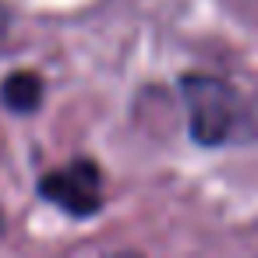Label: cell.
I'll list each match as a JSON object with an SVG mask.
<instances>
[{
	"instance_id": "1",
	"label": "cell",
	"mask_w": 258,
	"mask_h": 258,
	"mask_svg": "<svg viewBox=\"0 0 258 258\" xmlns=\"http://www.w3.org/2000/svg\"><path fill=\"white\" fill-rule=\"evenodd\" d=\"M184 99L191 117V135L202 145H223L237 131V96L216 78H184Z\"/></svg>"
},
{
	"instance_id": "4",
	"label": "cell",
	"mask_w": 258,
	"mask_h": 258,
	"mask_svg": "<svg viewBox=\"0 0 258 258\" xmlns=\"http://www.w3.org/2000/svg\"><path fill=\"white\" fill-rule=\"evenodd\" d=\"M110 258H138V254H110Z\"/></svg>"
},
{
	"instance_id": "3",
	"label": "cell",
	"mask_w": 258,
	"mask_h": 258,
	"mask_svg": "<svg viewBox=\"0 0 258 258\" xmlns=\"http://www.w3.org/2000/svg\"><path fill=\"white\" fill-rule=\"evenodd\" d=\"M0 99H4L8 110L15 113H32L43 103V82L36 71H15L11 78H4L0 85Z\"/></svg>"
},
{
	"instance_id": "2",
	"label": "cell",
	"mask_w": 258,
	"mask_h": 258,
	"mask_svg": "<svg viewBox=\"0 0 258 258\" xmlns=\"http://www.w3.org/2000/svg\"><path fill=\"white\" fill-rule=\"evenodd\" d=\"M39 191L71 216H92L103 209V177H99V166L89 159H78L71 166L46 173Z\"/></svg>"
}]
</instances>
